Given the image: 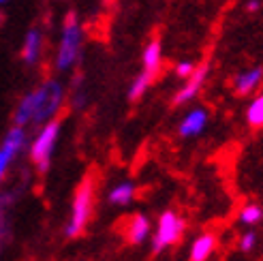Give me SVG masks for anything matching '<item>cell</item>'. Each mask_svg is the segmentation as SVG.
Listing matches in <instances>:
<instances>
[{
	"mask_svg": "<svg viewBox=\"0 0 263 261\" xmlns=\"http://www.w3.org/2000/svg\"><path fill=\"white\" fill-rule=\"evenodd\" d=\"M64 101V88L56 80H47L32 92H28L15 109L13 124L15 126H28V124H45L54 120Z\"/></svg>",
	"mask_w": 263,
	"mask_h": 261,
	"instance_id": "obj_1",
	"label": "cell"
},
{
	"mask_svg": "<svg viewBox=\"0 0 263 261\" xmlns=\"http://www.w3.org/2000/svg\"><path fill=\"white\" fill-rule=\"evenodd\" d=\"M95 199H97V182L92 176H84L80 187L75 189L71 201V216L67 220V236L77 238L86 231L92 214H95Z\"/></svg>",
	"mask_w": 263,
	"mask_h": 261,
	"instance_id": "obj_2",
	"label": "cell"
},
{
	"mask_svg": "<svg viewBox=\"0 0 263 261\" xmlns=\"http://www.w3.org/2000/svg\"><path fill=\"white\" fill-rule=\"evenodd\" d=\"M82 26L77 22L75 13H69L67 20L62 26V34H60V43H58V51H56V71H69L73 64L80 58L82 51Z\"/></svg>",
	"mask_w": 263,
	"mask_h": 261,
	"instance_id": "obj_3",
	"label": "cell"
},
{
	"mask_svg": "<svg viewBox=\"0 0 263 261\" xmlns=\"http://www.w3.org/2000/svg\"><path fill=\"white\" fill-rule=\"evenodd\" d=\"M60 137V120L54 118L41 124V130L34 135L30 143V161L34 163L39 174H47L51 167V154L56 150V143Z\"/></svg>",
	"mask_w": 263,
	"mask_h": 261,
	"instance_id": "obj_4",
	"label": "cell"
},
{
	"mask_svg": "<svg viewBox=\"0 0 263 261\" xmlns=\"http://www.w3.org/2000/svg\"><path fill=\"white\" fill-rule=\"evenodd\" d=\"M184 229H186L184 218L174 210H165L159 216V223H156V233L152 238V251L161 253V251L169 249V246L178 244L184 236Z\"/></svg>",
	"mask_w": 263,
	"mask_h": 261,
	"instance_id": "obj_5",
	"label": "cell"
},
{
	"mask_svg": "<svg viewBox=\"0 0 263 261\" xmlns=\"http://www.w3.org/2000/svg\"><path fill=\"white\" fill-rule=\"evenodd\" d=\"M24 143H26V130H24V126L13 124V128L5 135V141L0 143V182H3V178L7 176L11 163L15 161V156L22 152Z\"/></svg>",
	"mask_w": 263,
	"mask_h": 261,
	"instance_id": "obj_6",
	"label": "cell"
},
{
	"mask_svg": "<svg viewBox=\"0 0 263 261\" xmlns=\"http://www.w3.org/2000/svg\"><path fill=\"white\" fill-rule=\"evenodd\" d=\"M208 73H210V67L208 64H199V67H195V71L186 77V84H184L176 97H174V105H184V103L193 101L197 95H199V90L203 88L205 80H208Z\"/></svg>",
	"mask_w": 263,
	"mask_h": 261,
	"instance_id": "obj_7",
	"label": "cell"
},
{
	"mask_svg": "<svg viewBox=\"0 0 263 261\" xmlns=\"http://www.w3.org/2000/svg\"><path fill=\"white\" fill-rule=\"evenodd\" d=\"M150 229H152V223L146 214H133L124 220L122 225V236L128 244H141L146 242L148 236H150Z\"/></svg>",
	"mask_w": 263,
	"mask_h": 261,
	"instance_id": "obj_8",
	"label": "cell"
},
{
	"mask_svg": "<svg viewBox=\"0 0 263 261\" xmlns=\"http://www.w3.org/2000/svg\"><path fill=\"white\" fill-rule=\"evenodd\" d=\"M208 120H210V116L203 107H195L191 109L186 116L182 118L180 126H178V133L180 137L184 139H189V137H197V135H201L205 126H208Z\"/></svg>",
	"mask_w": 263,
	"mask_h": 261,
	"instance_id": "obj_9",
	"label": "cell"
},
{
	"mask_svg": "<svg viewBox=\"0 0 263 261\" xmlns=\"http://www.w3.org/2000/svg\"><path fill=\"white\" fill-rule=\"evenodd\" d=\"M141 64H143L141 73L154 82L156 75L161 73V67H163V47H161L159 39H152V41L146 45V49H143V54H141Z\"/></svg>",
	"mask_w": 263,
	"mask_h": 261,
	"instance_id": "obj_10",
	"label": "cell"
},
{
	"mask_svg": "<svg viewBox=\"0 0 263 261\" xmlns=\"http://www.w3.org/2000/svg\"><path fill=\"white\" fill-rule=\"evenodd\" d=\"M43 54V32L41 28H30L22 45V60L26 64H36Z\"/></svg>",
	"mask_w": 263,
	"mask_h": 261,
	"instance_id": "obj_11",
	"label": "cell"
},
{
	"mask_svg": "<svg viewBox=\"0 0 263 261\" xmlns=\"http://www.w3.org/2000/svg\"><path fill=\"white\" fill-rule=\"evenodd\" d=\"M261 82H263V69L261 67H253V69L242 71V73L235 75L233 90H235V95L246 97V95L255 92V90L261 86Z\"/></svg>",
	"mask_w": 263,
	"mask_h": 261,
	"instance_id": "obj_12",
	"label": "cell"
},
{
	"mask_svg": "<svg viewBox=\"0 0 263 261\" xmlns=\"http://www.w3.org/2000/svg\"><path fill=\"white\" fill-rule=\"evenodd\" d=\"M214 251H216V236L214 233H201V236L193 240L189 261H208Z\"/></svg>",
	"mask_w": 263,
	"mask_h": 261,
	"instance_id": "obj_13",
	"label": "cell"
},
{
	"mask_svg": "<svg viewBox=\"0 0 263 261\" xmlns=\"http://www.w3.org/2000/svg\"><path fill=\"white\" fill-rule=\"evenodd\" d=\"M133 199H135V184L133 182H120V184H116L107 195V201L111 206H126Z\"/></svg>",
	"mask_w": 263,
	"mask_h": 261,
	"instance_id": "obj_14",
	"label": "cell"
},
{
	"mask_svg": "<svg viewBox=\"0 0 263 261\" xmlns=\"http://www.w3.org/2000/svg\"><path fill=\"white\" fill-rule=\"evenodd\" d=\"M246 122H248V126H253V128H261L263 126V95H257L251 103H248Z\"/></svg>",
	"mask_w": 263,
	"mask_h": 261,
	"instance_id": "obj_15",
	"label": "cell"
},
{
	"mask_svg": "<svg viewBox=\"0 0 263 261\" xmlns=\"http://www.w3.org/2000/svg\"><path fill=\"white\" fill-rule=\"evenodd\" d=\"M240 223L246 225V227H253V225H259L263 220V208L257 206V203H246L242 210H240Z\"/></svg>",
	"mask_w": 263,
	"mask_h": 261,
	"instance_id": "obj_16",
	"label": "cell"
},
{
	"mask_svg": "<svg viewBox=\"0 0 263 261\" xmlns=\"http://www.w3.org/2000/svg\"><path fill=\"white\" fill-rule=\"evenodd\" d=\"M257 246V233L255 231H246L244 236L240 238V251L242 253H251Z\"/></svg>",
	"mask_w": 263,
	"mask_h": 261,
	"instance_id": "obj_17",
	"label": "cell"
},
{
	"mask_svg": "<svg viewBox=\"0 0 263 261\" xmlns=\"http://www.w3.org/2000/svg\"><path fill=\"white\" fill-rule=\"evenodd\" d=\"M193 71H195V64L189 62V60H184V62H178V64H176V75L182 77V80H186V77H189Z\"/></svg>",
	"mask_w": 263,
	"mask_h": 261,
	"instance_id": "obj_18",
	"label": "cell"
},
{
	"mask_svg": "<svg viewBox=\"0 0 263 261\" xmlns=\"http://www.w3.org/2000/svg\"><path fill=\"white\" fill-rule=\"evenodd\" d=\"M246 9H248V11H251V13L259 11V9H261V0H248V5H246Z\"/></svg>",
	"mask_w": 263,
	"mask_h": 261,
	"instance_id": "obj_19",
	"label": "cell"
},
{
	"mask_svg": "<svg viewBox=\"0 0 263 261\" xmlns=\"http://www.w3.org/2000/svg\"><path fill=\"white\" fill-rule=\"evenodd\" d=\"M0 3H7V0H0Z\"/></svg>",
	"mask_w": 263,
	"mask_h": 261,
	"instance_id": "obj_20",
	"label": "cell"
}]
</instances>
